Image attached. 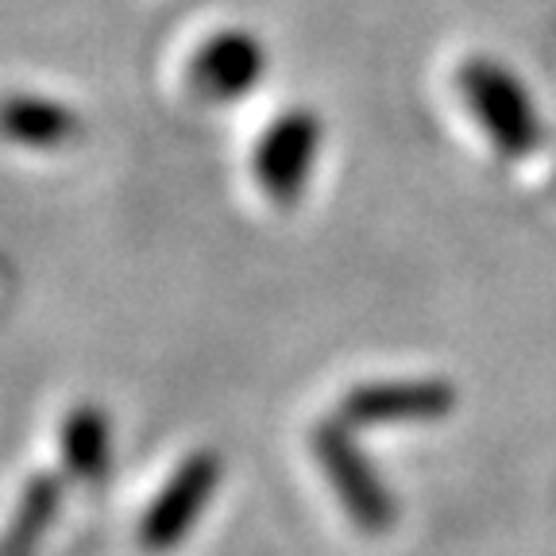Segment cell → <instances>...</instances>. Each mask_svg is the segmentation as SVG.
<instances>
[{
  "mask_svg": "<svg viewBox=\"0 0 556 556\" xmlns=\"http://www.w3.org/2000/svg\"><path fill=\"white\" fill-rule=\"evenodd\" d=\"M456 89H460L468 113L483 128V136L503 155L526 159L541 143L538 104L510 66H503L491 54H468L456 66Z\"/></svg>",
  "mask_w": 556,
  "mask_h": 556,
  "instance_id": "cell-1",
  "label": "cell"
},
{
  "mask_svg": "<svg viewBox=\"0 0 556 556\" xmlns=\"http://www.w3.org/2000/svg\"><path fill=\"white\" fill-rule=\"evenodd\" d=\"M325 124L313 109H287L255 143V182L275 205H294L309 190L321 159Z\"/></svg>",
  "mask_w": 556,
  "mask_h": 556,
  "instance_id": "cell-2",
  "label": "cell"
},
{
  "mask_svg": "<svg viewBox=\"0 0 556 556\" xmlns=\"http://www.w3.org/2000/svg\"><path fill=\"white\" fill-rule=\"evenodd\" d=\"M313 452H317L321 471L332 483V491H337L340 506L348 510V518L356 521V530H364V533L391 530L399 506H394L391 491H387V483L379 479V471H375L364 452L356 448L352 429H348L340 417L337 421H325V426L313 433Z\"/></svg>",
  "mask_w": 556,
  "mask_h": 556,
  "instance_id": "cell-3",
  "label": "cell"
},
{
  "mask_svg": "<svg viewBox=\"0 0 556 556\" xmlns=\"http://www.w3.org/2000/svg\"><path fill=\"white\" fill-rule=\"evenodd\" d=\"M220 476H225V468H220V456H213V452L186 456L139 518V545L148 553H170V548L182 545L201 521V514L208 510L213 495H217Z\"/></svg>",
  "mask_w": 556,
  "mask_h": 556,
  "instance_id": "cell-4",
  "label": "cell"
},
{
  "mask_svg": "<svg viewBox=\"0 0 556 556\" xmlns=\"http://www.w3.org/2000/svg\"><path fill=\"white\" fill-rule=\"evenodd\" d=\"M270 51L252 27H220L193 51L190 89L208 104H236L267 78Z\"/></svg>",
  "mask_w": 556,
  "mask_h": 556,
  "instance_id": "cell-5",
  "label": "cell"
},
{
  "mask_svg": "<svg viewBox=\"0 0 556 556\" xmlns=\"http://www.w3.org/2000/svg\"><path fill=\"white\" fill-rule=\"evenodd\" d=\"M456 406V391L444 379H379L348 391L340 421L348 429L394 426V421H441Z\"/></svg>",
  "mask_w": 556,
  "mask_h": 556,
  "instance_id": "cell-6",
  "label": "cell"
},
{
  "mask_svg": "<svg viewBox=\"0 0 556 556\" xmlns=\"http://www.w3.org/2000/svg\"><path fill=\"white\" fill-rule=\"evenodd\" d=\"M0 136L27 151H59L81 136V116L43 93L0 97Z\"/></svg>",
  "mask_w": 556,
  "mask_h": 556,
  "instance_id": "cell-7",
  "label": "cell"
},
{
  "mask_svg": "<svg viewBox=\"0 0 556 556\" xmlns=\"http://www.w3.org/2000/svg\"><path fill=\"white\" fill-rule=\"evenodd\" d=\"M62 464L81 483H104L113 468V426L101 406H78L70 409L62 421Z\"/></svg>",
  "mask_w": 556,
  "mask_h": 556,
  "instance_id": "cell-8",
  "label": "cell"
},
{
  "mask_svg": "<svg viewBox=\"0 0 556 556\" xmlns=\"http://www.w3.org/2000/svg\"><path fill=\"white\" fill-rule=\"evenodd\" d=\"M54 514H59V483L47 476L31 479L27 486L24 503L16 510V521H12L9 538L0 541V556H35L39 541L51 530Z\"/></svg>",
  "mask_w": 556,
  "mask_h": 556,
  "instance_id": "cell-9",
  "label": "cell"
}]
</instances>
